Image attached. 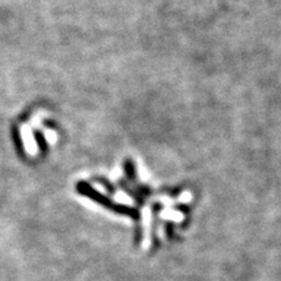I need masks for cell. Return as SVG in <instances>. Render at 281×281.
<instances>
[{"instance_id":"obj_1","label":"cell","mask_w":281,"mask_h":281,"mask_svg":"<svg viewBox=\"0 0 281 281\" xmlns=\"http://www.w3.org/2000/svg\"><path fill=\"white\" fill-rule=\"evenodd\" d=\"M12 138H13V142H14V147H15V149H17V153L20 155V156H25L24 143H22L20 130H19L18 127L12 128Z\"/></svg>"},{"instance_id":"obj_2","label":"cell","mask_w":281,"mask_h":281,"mask_svg":"<svg viewBox=\"0 0 281 281\" xmlns=\"http://www.w3.org/2000/svg\"><path fill=\"white\" fill-rule=\"evenodd\" d=\"M33 136H34L35 142H37V145H38L39 150H40V153L43 154V155L47 154L48 143H47L46 138H45L43 132H41L40 130H34L33 131Z\"/></svg>"}]
</instances>
